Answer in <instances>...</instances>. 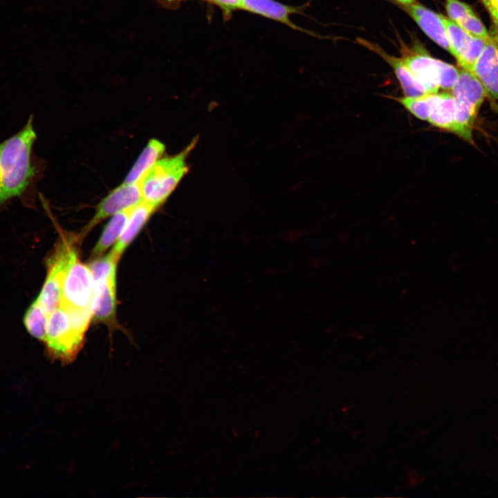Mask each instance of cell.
<instances>
[{"instance_id": "obj_1", "label": "cell", "mask_w": 498, "mask_h": 498, "mask_svg": "<svg viewBox=\"0 0 498 498\" xmlns=\"http://www.w3.org/2000/svg\"><path fill=\"white\" fill-rule=\"evenodd\" d=\"M37 139L30 116L17 133L0 143V205L20 198L37 176L33 147Z\"/></svg>"}, {"instance_id": "obj_2", "label": "cell", "mask_w": 498, "mask_h": 498, "mask_svg": "<svg viewBox=\"0 0 498 498\" xmlns=\"http://www.w3.org/2000/svg\"><path fill=\"white\" fill-rule=\"evenodd\" d=\"M197 142L195 138L178 154L158 159L138 181L143 201L158 208L188 172L186 159Z\"/></svg>"}, {"instance_id": "obj_3", "label": "cell", "mask_w": 498, "mask_h": 498, "mask_svg": "<svg viewBox=\"0 0 498 498\" xmlns=\"http://www.w3.org/2000/svg\"><path fill=\"white\" fill-rule=\"evenodd\" d=\"M451 93L456 105L453 133L474 145L473 129L480 108L488 96L487 92L472 72L460 68L458 79Z\"/></svg>"}, {"instance_id": "obj_4", "label": "cell", "mask_w": 498, "mask_h": 498, "mask_svg": "<svg viewBox=\"0 0 498 498\" xmlns=\"http://www.w3.org/2000/svg\"><path fill=\"white\" fill-rule=\"evenodd\" d=\"M76 238L66 237L60 240L48 260L46 278L37 298L48 315L59 306L66 275L78 257Z\"/></svg>"}, {"instance_id": "obj_5", "label": "cell", "mask_w": 498, "mask_h": 498, "mask_svg": "<svg viewBox=\"0 0 498 498\" xmlns=\"http://www.w3.org/2000/svg\"><path fill=\"white\" fill-rule=\"evenodd\" d=\"M84 333L73 324L68 311L59 306L48 317L45 343L49 354L63 363L75 360L83 346Z\"/></svg>"}, {"instance_id": "obj_6", "label": "cell", "mask_w": 498, "mask_h": 498, "mask_svg": "<svg viewBox=\"0 0 498 498\" xmlns=\"http://www.w3.org/2000/svg\"><path fill=\"white\" fill-rule=\"evenodd\" d=\"M403 61L428 93L450 90L459 76V69L452 64L435 59L425 53H409Z\"/></svg>"}, {"instance_id": "obj_7", "label": "cell", "mask_w": 498, "mask_h": 498, "mask_svg": "<svg viewBox=\"0 0 498 498\" xmlns=\"http://www.w3.org/2000/svg\"><path fill=\"white\" fill-rule=\"evenodd\" d=\"M93 294L91 272L77 257L66 275L59 305L71 310H92Z\"/></svg>"}, {"instance_id": "obj_8", "label": "cell", "mask_w": 498, "mask_h": 498, "mask_svg": "<svg viewBox=\"0 0 498 498\" xmlns=\"http://www.w3.org/2000/svg\"><path fill=\"white\" fill-rule=\"evenodd\" d=\"M142 201L143 198L138 182L135 183H122L99 203L93 216L81 232L80 238L86 235L104 219L133 207Z\"/></svg>"}, {"instance_id": "obj_9", "label": "cell", "mask_w": 498, "mask_h": 498, "mask_svg": "<svg viewBox=\"0 0 498 498\" xmlns=\"http://www.w3.org/2000/svg\"><path fill=\"white\" fill-rule=\"evenodd\" d=\"M93 317L95 321L112 325L116 315V270L93 277Z\"/></svg>"}, {"instance_id": "obj_10", "label": "cell", "mask_w": 498, "mask_h": 498, "mask_svg": "<svg viewBox=\"0 0 498 498\" xmlns=\"http://www.w3.org/2000/svg\"><path fill=\"white\" fill-rule=\"evenodd\" d=\"M470 72L481 83L488 95L498 100V36L491 35Z\"/></svg>"}, {"instance_id": "obj_11", "label": "cell", "mask_w": 498, "mask_h": 498, "mask_svg": "<svg viewBox=\"0 0 498 498\" xmlns=\"http://www.w3.org/2000/svg\"><path fill=\"white\" fill-rule=\"evenodd\" d=\"M404 8L432 41L449 53L450 52L441 15L415 1L411 4L404 6Z\"/></svg>"}, {"instance_id": "obj_12", "label": "cell", "mask_w": 498, "mask_h": 498, "mask_svg": "<svg viewBox=\"0 0 498 498\" xmlns=\"http://www.w3.org/2000/svg\"><path fill=\"white\" fill-rule=\"evenodd\" d=\"M157 209L153 205L145 201L132 207L125 227L111 251L116 259H120L123 252L136 238L149 217Z\"/></svg>"}, {"instance_id": "obj_13", "label": "cell", "mask_w": 498, "mask_h": 498, "mask_svg": "<svg viewBox=\"0 0 498 498\" xmlns=\"http://www.w3.org/2000/svg\"><path fill=\"white\" fill-rule=\"evenodd\" d=\"M364 44L369 48L378 54L391 66L399 81L405 96H418L428 93L425 87L407 67L402 58L391 56L376 46L365 41Z\"/></svg>"}, {"instance_id": "obj_14", "label": "cell", "mask_w": 498, "mask_h": 498, "mask_svg": "<svg viewBox=\"0 0 498 498\" xmlns=\"http://www.w3.org/2000/svg\"><path fill=\"white\" fill-rule=\"evenodd\" d=\"M456 105L452 93L436 92L427 118L433 127L453 133L455 127Z\"/></svg>"}, {"instance_id": "obj_15", "label": "cell", "mask_w": 498, "mask_h": 498, "mask_svg": "<svg viewBox=\"0 0 498 498\" xmlns=\"http://www.w3.org/2000/svg\"><path fill=\"white\" fill-rule=\"evenodd\" d=\"M239 9L258 14L283 23L293 29L299 30L289 19L298 8L280 3L274 0H242Z\"/></svg>"}, {"instance_id": "obj_16", "label": "cell", "mask_w": 498, "mask_h": 498, "mask_svg": "<svg viewBox=\"0 0 498 498\" xmlns=\"http://www.w3.org/2000/svg\"><path fill=\"white\" fill-rule=\"evenodd\" d=\"M165 150V145L156 139H151L124 178V183H135L160 158Z\"/></svg>"}, {"instance_id": "obj_17", "label": "cell", "mask_w": 498, "mask_h": 498, "mask_svg": "<svg viewBox=\"0 0 498 498\" xmlns=\"http://www.w3.org/2000/svg\"><path fill=\"white\" fill-rule=\"evenodd\" d=\"M131 208L132 207L113 215L94 246L91 253L92 258L101 257L109 247L117 242L125 227Z\"/></svg>"}, {"instance_id": "obj_18", "label": "cell", "mask_w": 498, "mask_h": 498, "mask_svg": "<svg viewBox=\"0 0 498 498\" xmlns=\"http://www.w3.org/2000/svg\"><path fill=\"white\" fill-rule=\"evenodd\" d=\"M450 48V53L457 60L468 48L472 35L456 22L441 15Z\"/></svg>"}, {"instance_id": "obj_19", "label": "cell", "mask_w": 498, "mask_h": 498, "mask_svg": "<svg viewBox=\"0 0 498 498\" xmlns=\"http://www.w3.org/2000/svg\"><path fill=\"white\" fill-rule=\"evenodd\" d=\"M48 317V315L36 299L27 309L24 324L33 337L45 342Z\"/></svg>"}, {"instance_id": "obj_20", "label": "cell", "mask_w": 498, "mask_h": 498, "mask_svg": "<svg viewBox=\"0 0 498 498\" xmlns=\"http://www.w3.org/2000/svg\"><path fill=\"white\" fill-rule=\"evenodd\" d=\"M436 92L426 93L421 95L397 98L413 116L422 120H427Z\"/></svg>"}, {"instance_id": "obj_21", "label": "cell", "mask_w": 498, "mask_h": 498, "mask_svg": "<svg viewBox=\"0 0 498 498\" xmlns=\"http://www.w3.org/2000/svg\"><path fill=\"white\" fill-rule=\"evenodd\" d=\"M487 42L486 39L472 36L468 48L456 60L459 66L470 71L482 53Z\"/></svg>"}, {"instance_id": "obj_22", "label": "cell", "mask_w": 498, "mask_h": 498, "mask_svg": "<svg viewBox=\"0 0 498 498\" xmlns=\"http://www.w3.org/2000/svg\"><path fill=\"white\" fill-rule=\"evenodd\" d=\"M471 35L488 40L491 37L486 28L474 12L456 23Z\"/></svg>"}, {"instance_id": "obj_23", "label": "cell", "mask_w": 498, "mask_h": 498, "mask_svg": "<svg viewBox=\"0 0 498 498\" xmlns=\"http://www.w3.org/2000/svg\"><path fill=\"white\" fill-rule=\"evenodd\" d=\"M445 9L449 19L456 23L474 12L468 4L459 0H446Z\"/></svg>"}, {"instance_id": "obj_24", "label": "cell", "mask_w": 498, "mask_h": 498, "mask_svg": "<svg viewBox=\"0 0 498 498\" xmlns=\"http://www.w3.org/2000/svg\"><path fill=\"white\" fill-rule=\"evenodd\" d=\"M487 10L494 28L492 34L498 36V0H480Z\"/></svg>"}, {"instance_id": "obj_25", "label": "cell", "mask_w": 498, "mask_h": 498, "mask_svg": "<svg viewBox=\"0 0 498 498\" xmlns=\"http://www.w3.org/2000/svg\"><path fill=\"white\" fill-rule=\"evenodd\" d=\"M178 1V0H169ZM219 7L223 12L228 15L232 11L239 9L242 0H205Z\"/></svg>"}, {"instance_id": "obj_26", "label": "cell", "mask_w": 498, "mask_h": 498, "mask_svg": "<svg viewBox=\"0 0 498 498\" xmlns=\"http://www.w3.org/2000/svg\"><path fill=\"white\" fill-rule=\"evenodd\" d=\"M403 6L409 5L414 2L415 0H395Z\"/></svg>"}]
</instances>
